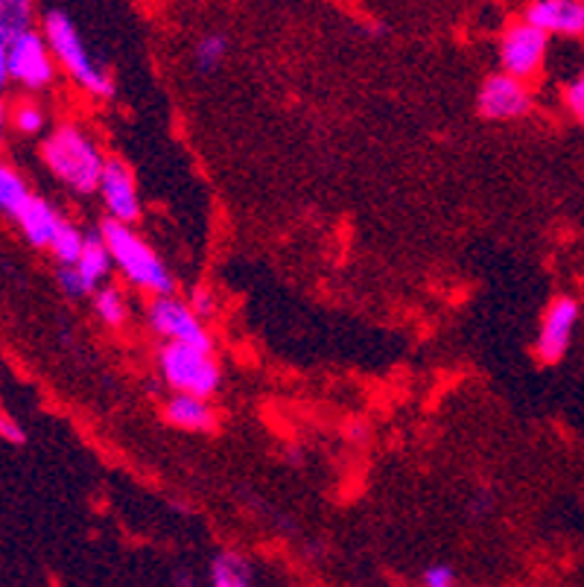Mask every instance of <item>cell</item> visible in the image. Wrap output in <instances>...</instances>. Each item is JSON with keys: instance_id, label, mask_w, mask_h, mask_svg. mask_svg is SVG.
Returning a JSON list of instances; mask_svg holds the SVG:
<instances>
[{"instance_id": "12", "label": "cell", "mask_w": 584, "mask_h": 587, "mask_svg": "<svg viewBox=\"0 0 584 587\" xmlns=\"http://www.w3.org/2000/svg\"><path fill=\"white\" fill-rule=\"evenodd\" d=\"M12 219H16L21 234H24V240L30 243V246H35V249H50L53 237H57L59 228L64 226L62 214H59L44 196L35 194L21 205V210H18Z\"/></svg>"}, {"instance_id": "8", "label": "cell", "mask_w": 584, "mask_h": 587, "mask_svg": "<svg viewBox=\"0 0 584 587\" xmlns=\"http://www.w3.org/2000/svg\"><path fill=\"white\" fill-rule=\"evenodd\" d=\"M578 319H582V307L573 296H559L546 305L541 325H537L535 354L544 365H555L564 360L576 337Z\"/></svg>"}, {"instance_id": "3", "label": "cell", "mask_w": 584, "mask_h": 587, "mask_svg": "<svg viewBox=\"0 0 584 587\" xmlns=\"http://www.w3.org/2000/svg\"><path fill=\"white\" fill-rule=\"evenodd\" d=\"M100 237L112 251L114 269L126 278L135 290L146 296H176V278L167 269V264L158 258V251L141 237L132 226L121 223H103Z\"/></svg>"}, {"instance_id": "21", "label": "cell", "mask_w": 584, "mask_h": 587, "mask_svg": "<svg viewBox=\"0 0 584 587\" xmlns=\"http://www.w3.org/2000/svg\"><path fill=\"white\" fill-rule=\"evenodd\" d=\"M57 281L59 287H62V292L68 298H85V296H94V287H91L85 278L80 275V269L76 266H59L57 272Z\"/></svg>"}, {"instance_id": "11", "label": "cell", "mask_w": 584, "mask_h": 587, "mask_svg": "<svg viewBox=\"0 0 584 587\" xmlns=\"http://www.w3.org/2000/svg\"><path fill=\"white\" fill-rule=\"evenodd\" d=\"M523 21L550 39H582L584 0H532L523 9Z\"/></svg>"}, {"instance_id": "6", "label": "cell", "mask_w": 584, "mask_h": 587, "mask_svg": "<svg viewBox=\"0 0 584 587\" xmlns=\"http://www.w3.org/2000/svg\"><path fill=\"white\" fill-rule=\"evenodd\" d=\"M146 325L164 339V346H191L214 351L211 333L199 316L193 313L185 298L158 296L146 305Z\"/></svg>"}, {"instance_id": "7", "label": "cell", "mask_w": 584, "mask_h": 587, "mask_svg": "<svg viewBox=\"0 0 584 587\" xmlns=\"http://www.w3.org/2000/svg\"><path fill=\"white\" fill-rule=\"evenodd\" d=\"M59 65L53 59L48 39L41 30L30 27L24 33L12 35L9 44V82H18L27 91H44L57 80Z\"/></svg>"}, {"instance_id": "5", "label": "cell", "mask_w": 584, "mask_h": 587, "mask_svg": "<svg viewBox=\"0 0 584 587\" xmlns=\"http://www.w3.org/2000/svg\"><path fill=\"white\" fill-rule=\"evenodd\" d=\"M546 56H550V35L526 24L523 18L503 27L500 41H496V59H500V73L514 76L521 82H532L544 73Z\"/></svg>"}, {"instance_id": "25", "label": "cell", "mask_w": 584, "mask_h": 587, "mask_svg": "<svg viewBox=\"0 0 584 587\" xmlns=\"http://www.w3.org/2000/svg\"><path fill=\"white\" fill-rule=\"evenodd\" d=\"M0 439L9 444H24L27 442L24 426L18 424L12 415H3V412H0Z\"/></svg>"}, {"instance_id": "10", "label": "cell", "mask_w": 584, "mask_h": 587, "mask_svg": "<svg viewBox=\"0 0 584 587\" xmlns=\"http://www.w3.org/2000/svg\"><path fill=\"white\" fill-rule=\"evenodd\" d=\"M96 194L103 199L109 223H121V226L137 223V217H141V194H137L135 173L129 169L126 162H121V158H109L105 162Z\"/></svg>"}, {"instance_id": "16", "label": "cell", "mask_w": 584, "mask_h": 587, "mask_svg": "<svg viewBox=\"0 0 584 587\" xmlns=\"http://www.w3.org/2000/svg\"><path fill=\"white\" fill-rule=\"evenodd\" d=\"M30 187H27L24 176L18 173L12 164L0 162V210L7 214V217H16L21 205L30 199Z\"/></svg>"}, {"instance_id": "19", "label": "cell", "mask_w": 584, "mask_h": 587, "mask_svg": "<svg viewBox=\"0 0 584 587\" xmlns=\"http://www.w3.org/2000/svg\"><path fill=\"white\" fill-rule=\"evenodd\" d=\"M12 130L24 137H35L48 130V112L35 100H18L12 105Z\"/></svg>"}, {"instance_id": "17", "label": "cell", "mask_w": 584, "mask_h": 587, "mask_svg": "<svg viewBox=\"0 0 584 587\" xmlns=\"http://www.w3.org/2000/svg\"><path fill=\"white\" fill-rule=\"evenodd\" d=\"M94 313L96 319L109 325V328H121L129 319L126 296H123L117 287H109V284H105V287H100V290L94 292Z\"/></svg>"}, {"instance_id": "23", "label": "cell", "mask_w": 584, "mask_h": 587, "mask_svg": "<svg viewBox=\"0 0 584 587\" xmlns=\"http://www.w3.org/2000/svg\"><path fill=\"white\" fill-rule=\"evenodd\" d=\"M421 587H459L457 573L448 564H432L421 576Z\"/></svg>"}, {"instance_id": "9", "label": "cell", "mask_w": 584, "mask_h": 587, "mask_svg": "<svg viewBox=\"0 0 584 587\" xmlns=\"http://www.w3.org/2000/svg\"><path fill=\"white\" fill-rule=\"evenodd\" d=\"M477 112L485 121H518L532 112V89L526 82L505 76V73H491L477 91Z\"/></svg>"}, {"instance_id": "13", "label": "cell", "mask_w": 584, "mask_h": 587, "mask_svg": "<svg viewBox=\"0 0 584 587\" xmlns=\"http://www.w3.org/2000/svg\"><path fill=\"white\" fill-rule=\"evenodd\" d=\"M164 419L187 433H208L216 426V412L211 401L191 398V394H170V401L164 403Z\"/></svg>"}, {"instance_id": "18", "label": "cell", "mask_w": 584, "mask_h": 587, "mask_svg": "<svg viewBox=\"0 0 584 587\" xmlns=\"http://www.w3.org/2000/svg\"><path fill=\"white\" fill-rule=\"evenodd\" d=\"M85 237L89 234H82V228H76L73 223H64L57 237H53V243H50V255L59 260V266H76L82 249H85Z\"/></svg>"}, {"instance_id": "27", "label": "cell", "mask_w": 584, "mask_h": 587, "mask_svg": "<svg viewBox=\"0 0 584 587\" xmlns=\"http://www.w3.org/2000/svg\"><path fill=\"white\" fill-rule=\"evenodd\" d=\"M9 130H12V105L0 97V137L7 135Z\"/></svg>"}, {"instance_id": "20", "label": "cell", "mask_w": 584, "mask_h": 587, "mask_svg": "<svg viewBox=\"0 0 584 587\" xmlns=\"http://www.w3.org/2000/svg\"><path fill=\"white\" fill-rule=\"evenodd\" d=\"M228 56V39L223 33H205L193 48V62L199 71H216Z\"/></svg>"}, {"instance_id": "1", "label": "cell", "mask_w": 584, "mask_h": 587, "mask_svg": "<svg viewBox=\"0 0 584 587\" xmlns=\"http://www.w3.org/2000/svg\"><path fill=\"white\" fill-rule=\"evenodd\" d=\"M41 158L48 169L73 194H96L103 178L105 158L89 132L76 123H62L41 144Z\"/></svg>"}, {"instance_id": "4", "label": "cell", "mask_w": 584, "mask_h": 587, "mask_svg": "<svg viewBox=\"0 0 584 587\" xmlns=\"http://www.w3.org/2000/svg\"><path fill=\"white\" fill-rule=\"evenodd\" d=\"M158 371L173 394H191V398L211 401L223 387V369L214 351H202V348L161 346Z\"/></svg>"}, {"instance_id": "14", "label": "cell", "mask_w": 584, "mask_h": 587, "mask_svg": "<svg viewBox=\"0 0 584 587\" xmlns=\"http://www.w3.org/2000/svg\"><path fill=\"white\" fill-rule=\"evenodd\" d=\"M211 587H255V573L252 564L234 549H223L214 555L208 570Z\"/></svg>"}, {"instance_id": "15", "label": "cell", "mask_w": 584, "mask_h": 587, "mask_svg": "<svg viewBox=\"0 0 584 587\" xmlns=\"http://www.w3.org/2000/svg\"><path fill=\"white\" fill-rule=\"evenodd\" d=\"M76 269H80L82 278H85V281L94 287V290L105 287V281H109V275H112L114 264H112V251H109L105 240L100 237V231L89 234V237H85V249H82L80 260H76Z\"/></svg>"}, {"instance_id": "24", "label": "cell", "mask_w": 584, "mask_h": 587, "mask_svg": "<svg viewBox=\"0 0 584 587\" xmlns=\"http://www.w3.org/2000/svg\"><path fill=\"white\" fill-rule=\"evenodd\" d=\"M12 30L0 21V89L9 85V44H12Z\"/></svg>"}, {"instance_id": "26", "label": "cell", "mask_w": 584, "mask_h": 587, "mask_svg": "<svg viewBox=\"0 0 584 587\" xmlns=\"http://www.w3.org/2000/svg\"><path fill=\"white\" fill-rule=\"evenodd\" d=\"M187 305H191V310L199 316L202 322L214 316V296H211L208 290H193L191 301H187Z\"/></svg>"}, {"instance_id": "2", "label": "cell", "mask_w": 584, "mask_h": 587, "mask_svg": "<svg viewBox=\"0 0 584 587\" xmlns=\"http://www.w3.org/2000/svg\"><path fill=\"white\" fill-rule=\"evenodd\" d=\"M41 35L48 39L57 65L80 85L91 97H112L114 80L109 68L100 65L91 56L89 44L82 39L80 27L73 24V18L64 9H48L41 18Z\"/></svg>"}, {"instance_id": "22", "label": "cell", "mask_w": 584, "mask_h": 587, "mask_svg": "<svg viewBox=\"0 0 584 587\" xmlns=\"http://www.w3.org/2000/svg\"><path fill=\"white\" fill-rule=\"evenodd\" d=\"M564 109L584 126V65L582 71L564 85Z\"/></svg>"}]
</instances>
